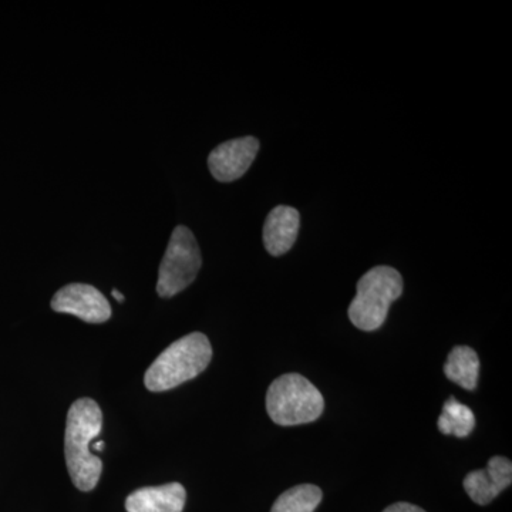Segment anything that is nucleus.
Wrapping results in <instances>:
<instances>
[{"label":"nucleus","mask_w":512,"mask_h":512,"mask_svg":"<svg viewBox=\"0 0 512 512\" xmlns=\"http://www.w3.org/2000/svg\"><path fill=\"white\" fill-rule=\"evenodd\" d=\"M259 151L255 137H241L225 141L211 151L208 167L212 177L221 183H231L247 173Z\"/></svg>","instance_id":"0eeeda50"},{"label":"nucleus","mask_w":512,"mask_h":512,"mask_svg":"<svg viewBox=\"0 0 512 512\" xmlns=\"http://www.w3.org/2000/svg\"><path fill=\"white\" fill-rule=\"evenodd\" d=\"M211 359L212 348L207 336L190 333L168 346L154 360L144 376V384L150 392H167L201 375Z\"/></svg>","instance_id":"f03ea898"},{"label":"nucleus","mask_w":512,"mask_h":512,"mask_svg":"<svg viewBox=\"0 0 512 512\" xmlns=\"http://www.w3.org/2000/svg\"><path fill=\"white\" fill-rule=\"evenodd\" d=\"M103 413L92 399H79L70 406L64 434V454L70 478L80 491H92L99 483L103 463L90 453V443L101 433Z\"/></svg>","instance_id":"f257e3e1"},{"label":"nucleus","mask_w":512,"mask_h":512,"mask_svg":"<svg viewBox=\"0 0 512 512\" xmlns=\"http://www.w3.org/2000/svg\"><path fill=\"white\" fill-rule=\"evenodd\" d=\"M187 493L180 483L144 487L128 495L127 512H183Z\"/></svg>","instance_id":"9d476101"},{"label":"nucleus","mask_w":512,"mask_h":512,"mask_svg":"<svg viewBox=\"0 0 512 512\" xmlns=\"http://www.w3.org/2000/svg\"><path fill=\"white\" fill-rule=\"evenodd\" d=\"M322 501V490L316 485L301 484L279 495L271 512H315Z\"/></svg>","instance_id":"ddd939ff"},{"label":"nucleus","mask_w":512,"mask_h":512,"mask_svg":"<svg viewBox=\"0 0 512 512\" xmlns=\"http://www.w3.org/2000/svg\"><path fill=\"white\" fill-rule=\"evenodd\" d=\"M512 464L508 458L493 457L484 470L471 471L464 478V490L478 505H487L498 497L501 491L510 487Z\"/></svg>","instance_id":"6e6552de"},{"label":"nucleus","mask_w":512,"mask_h":512,"mask_svg":"<svg viewBox=\"0 0 512 512\" xmlns=\"http://www.w3.org/2000/svg\"><path fill=\"white\" fill-rule=\"evenodd\" d=\"M55 312L77 316L87 323H104L110 319L111 306L106 296L87 284L64 286L52 299Z\"/></svg>","instance_id":"423d86ee"},{"label":"nucleus","mask_w":512,"mask_h":512,"mask_svg":"<svg viewBox=\"0 0 512 512\" xmlns=\"http://www.w3.org/2000/svg\"><path fill=\"white\" fill-rule=\"evenodd\" d=\"M403 293V278L390 266H375L357 282L349 306V319L357 329L372 332L382 328L390 305Z\"/></svg>","instance_id":"7ed1b4c3"},{"label":"nucleus","mask_w":512,"mask_h":512,"mask_svg":"<svg viewBox=\"0 0 512 512\" xmlns=\"http://www.w3.org/2000/svg\"><path fill=\"white\" fill-rule=\"evenodd\" d=\"M437 427L447 436H456L458 439L470 436L476 427V416L473 410L466 404L457 402L454 397H450L443 406Z\"/></svg>","instance_id":"f8f14e48"},{"label":"nucleus","mask_w":512,"mask_h":512,"mask_svg":"<svg viewBox=\"0 0 512 512\" xmlns=\"http://www.w3.org/2000/svg\"><path fill=\"white\" fill-rule=\"evenodd\" d=\"M383 512H426L423 508L409 503H396L387 507Z\"/></svg>","instance_id":"4468645a"},{"label":"nucleus","mask_w":512,"mask_h":512,"mask_svg":"<svg viewBox=\"0 0 512 512\" xmlns=\"http://www.w3.org/2000/svg\"><path fill=\"white\" fill-rule=\"evenodd\" d=\"M104 447H106V443H104V441H97V443H94V450L96 451H101Z\"/></svg>","instance_id":"dca6fc26"},{"label":"nucleus","mask_w":512,"mask_h":512,"mask_svg":"<svg viewBox=\"0 0 512 512\" xmlns=\"http://www.w3.org/2000/svg\"><path fill=\"white\" fill-rule=\"evenodd\" d=\"M202 265L201 251L191 229L178 225L171 234L158 272L157 292L161 298H173L197 278Z\"/></svg>","instance_id":"39448f33"},{"label":"nucleus","mask_w":512,"mask_h":512,"mask_svg":"<svg viewBox=\"0 0 512 512\" xmlns=\"http://www.w3.org/2000/svg\"><path fill=\"white\" fill-rule=\"evenodd\" d=\"M111 295H113V298L117 299V301H119L120 303L124 302V295H123V293H120L119 291H117V289H114V291L111 292Z\"/></svg>","instance_id":"2eb2a0df"},{"label":"nucleus","mask_w":512,"mask_h":512,"mask_svg":"<svg viewBox=\"0 0 512 512\" xmlns=\"http://www.w3.org/2000/svg\"><path fill=\"white\" fill-rule=\"evenodd\" d=\"M301 217L298 210L279 205L269 212L264 225V244L272 256H281L291 251L299 234Z\"/></svg>","instance_id":"1a4fd4ad"},{"label":"nucleus","mask_w":512,"mask_h":512,"mask_svg":"<svg viewBox=\"0 0 512 512\" xmlns=\"http://www.w3.org/2000/svg\"><path fill=\"white\" fill-rule=\"evenodd\" d=\"M444 373L448 380L463 389H476L478 375H480V359H478L476 350L468 348V346H456L448 353Z\"/></svg>","instance_id":"9b49d317"},{"label":"nucleus","mask_w":512,"mask_h":512,"mask_svg":"<svg viewBox=\"0 0 512 512\" xmlns=\"http://www.w3.org/2000/svg\"><path fill=\"white\" fill-rule=\"evenodd\" d=\"M325 400L318 387L298 373L278 377L266 393V412L279 426L312 423L322 416Z\"/></svg>","instance_id":"20e7f679"}]
</instances>
